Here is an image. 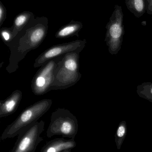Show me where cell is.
Here are the masks:
<instances>
[{"mask_svg": "<svg viewBox=\"0 0 152 152\" xmlns=\"http://www.w3.org/2000/svg\"><path fill=\"white\" fill-rule=\"evenodd\" d=\"M126 123L125 121H122L120 123L117 129V133L115 135V142L117 145L118 150H120L121 145L123 144L126 136L127 131Z\"/></svg>", "mask_w": 152, "mask_h": 152, "instance_id": "obj_15", "label": "cell"}, {"mask_svg": "<svg viewBox=\"0 0 152 152\" xmlns=\"http://www.w3.org/2000/svg\"><path fill=\"white\" fill-rule=\"evenodd\" d=\"M86 43L85 39H83L53 45L43 52L37 57L34 63V67H41L49 61L63 56L68 53L81 52L85 47Z\"/></svg>", "mask_w": 152, "mask_h": 152, "instance_id": "obj_8", "label": "cell"}, {"mask_svg": "<svg viewBox=\"0 0 152 152\" xmlns=\"http://www.w3.org/2000/svg\"><path fill=\"white\" fill-rule=\"evenodd\" d=\"M147 12L150 15L152 14V0H150V3L147 7Z\"/></svg>", "mask_w": 152, "mask_h": 152, "instance_id": "obj_18", "label": "cell"}, {"mask_svg": "<svg viewBox=\"0 0 152 152\" xmlns=\"http://www.w3.org/2000/svg\"><path fill=\"white\" fill-rule=\"evenodd\" d=\"M32 16H34L32 12L26 11L19 13L16 16L13 20V25L11 27L14 38L19 32L21 31L27 26Z\"/></svg>", "mask_w": 152, "mask_h": 152, "instance_id": "obj_12", "label": "cell"}, {"mask_svg": "<svg viewBox=\"0 0 152 152\" xmlns=\"http://www.w3.org/2000/svg\"><path fill=\"white\" fill-rule=\"evenodd\" d=\"M76 146L75 139L57 138L47 142L42 148L40 152H61L72 150Z\"/></svg>", "mask_w": 152, "mask_h": 152, "instance_id": "obj_10", "label": "cell"}, {"mask_svg": "<svg viewBox=\"0 0 152 152\" xmlns=\"http://www.w3.org/2000/svg\"><path fill=\"white\" fill-rule=\"evenodd\" d=\"M124 13L121 6L116 5L114 11L106 25L105 42L109 52L116 55L121 49L125 34Z\"/></svg>", "mask_w": 152, "mask_h": 152, "instance_id": "obj_5", "label": "cell"}, {"mask_svg": "<svg viewBox=\"0 0 152 152\" xmlns=\"http://www.w3.org/2000/svg\"><path fill=\"white\" fill-rule=\"evenodd\" d=\"M71 150H66V151H63L61 152H71Z\"/></svg>", "mask_w": 152, "mask_h": 152, "instance_id": "obj_19", "label": "cell"}, {"mask_svg": "<svg viewBox=\"0 0 152 152\" xmlns=\"http://www.w3.org/2000/svg\"><path fill=\"white\" fill-rule=\"evenodd\" d=\"M80 51L72 52L63 55L54 70V78L51 90L65 89L76 84L82 77L79 72Z\"/></svg>", "mask_w": 152, "mask_h": 152, "instance_id": "obj_2", "label": "cell"}, {"mask_svg": "<svg viewBox=\"0 0 152 152\" xmlns=\"http://www.w3.org/2000/svg\"><path fill=\"white\" fill-rule=\"evenodd\" d=\"M45 122L37 121L25 128L18 136L10 152H35L43 139L41 136L44 130Z\"/></svg>", "mask_w": 152, "mask_h": 152, "instance_id": "obj_6", "label": "cell"}, {"mask_svg": "<svg viewBox=\"0 0 152 152\" xmlns=\"http://www.w3.org/2000/svg\"><path fill=\"white\" fill-rule=\"evenodd\" d=\"M137 91L140 97L152 102V83L145 82L139 85Z\"/></svg>", "mask_w": 152, "mask_h": 152, "instance_id": "obj_14", "label": "cell"}, {"mask_svg": "<svg viewBox=\"0 0 152 152\" xmlns=\"http://www.w3.org/2000/svg\"><path fill=\"white\" fill-rule=\"evenodd\" d=\"M62 56L53 59L41 67L32 79L31 89L35 95L45 94L51 91L54 78V70Z\"/></svg>", "mask_w": 152, "mask_h": 152, "instance_id": "obj_7", "label": "cell"}, {"mask_svg": "<svg viewBox=\"0 0 152 152\" xmlns=\"http://www.w3.org/2000/svg\"><path fill=\"white\" fill-rule=\"evenodd\" d=\"M146 0H125L127 8L136 18H140L147 11Z\"/></svg>", "mask_w": 152, "mask_h": 152, "instance_id": "obj_13", "label": "cell"}, {"mask_svg": "<svg viewBox=\"0 0 152 152\" xmlns=\"http://www.w3.org/2000/svg\"><path fill=\"white\" fill-rule=\"evenodd\" d=\"M52 104L51 99H44L27 107L13 122L6 127L1 136V141L18 136L25 128L37 121L50 110Z\"/></svg>", "mask_w": 152, "mask_h": 152, "instance_id": "obj_3", "label": "cell"}, {"mask_svg": "<svg viewBox=\"0 0 152 152\" xmlns=\"http://www.w3.org/2000/svg\"><path fill=\"white\" fill-rule=\"evenodd\" d=\"M0 34L3 42L6 45L14 38L11 28H2L0 30Z\"/></svg>", "mask_w": 152, "mask_h": 152, "instance_id": "obj_16", "label": "cell"}, {"mask_svg": "<svg viewBox=\"0 0 152 152\" xmlns=\"http://www.w3.org/2000/svg\"><path fill=\"white\" fill-rule=\"evenodd\" d=\"M83 27V23L80 21L71 20L69 23L62 27L57 31L55 34V37L65 39L74 36L79 37V33Z\"/></svg>", "mask_w": 152, "mask_h": 152, "instance_id": "obj_11", "label": "cell"}, {"mask_svg": "<svg viewBox=\"0 0 152 152\" xmlns=\"http://www.w3.org/2000/svg\"><path fill=\"white\" fill-rule=\"evenodd\" d=\"M6 16L7 10L6 8L0 1V26L3 24L5 19L6 18Z\"/></svg>", "mask_w": 152, "mask_h": 152, "instance_id": "obj_17", "label": "cell"}, {"mask_svg": "<svg viewBox=\"0 0 152 152\" xmlns=\"http://www.w3.org/2000/svg\"><path fill=\"white\" fill-rule=\"evenodd\" d=\"M146 1H147V3H148V4L149 3H150V0H146Z\"/></svg>", "mask_w": 152, "mask_h": 152, "instance_id": "obj_20", "label": "cell"}, {"mask_svg": "<svg viewBox=\"0 0 152 152\" xmlns=\"http://www.w3.org/2000/svg\"><path fill=\"white\" fill-rule=\"evenodd\" d=\"M79 129L78 121L69 110L58 108L52 113L51 121L46 131V136L51 138L54 136L75 139Z\"/></svg>", "mask_w": 152, "mask_h": 152, "instance_id": "obj_4", "label": "cell"}, {"mask_svg": "<svg viewBox=\"0 0 152 152\" xmlns=\"http://www.w3.org/2000/svg\"><path fill=\"white\" fill-rule=\"evenodd\" d=\"M48 25L44 23L25 27L7 45L10 52L9 65L6 68L9 74L16 71L20 62L25 58L27 54L41 45L46 37Z\"/></svg>", "mask_w": 152, "mask_h": 152, "instance_id": "obj_1", "label": "cell"}, {"mask_svg": "<svg viewBox=\"0 0 152 152\" xmlns=\"http://www.w3.org/2000/svg\"><path fill=\"white\" fill-rule=\"evenodd\" d=\"M22 97V92L17 89L6 99L0 101V118L7 117L15 113L19 105Z\"/></svg>", "mask_w": 152, "mask_h": 152, "instance_id": "obj_9", "label": "cell"}]
</instances>
